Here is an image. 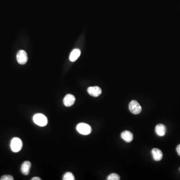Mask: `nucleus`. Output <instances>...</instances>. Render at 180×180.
Segmentation results:
<instances>
[{"mask_svg": "<svg viewBox=\"0 0 180 180\" xmlns=\"http://www.w3.org/2000/svg\"><path fill=\"white\" fill-rule=\"evenodd\" d=\"M33 121L36 125L40 127H44L48 124L47 117L42 114H37L34 116Z\"/></svg>", "mask_w": 180, "mask_h": 180, "instance_id": "obj_1", "label": "nucleus"}, {"mask_svg": "<svg viewBox=\"0 0 180 180\" xmlns=\"http://www.w3.org/2000/svg\"><path fill=\"white\" fill-rule=\"evenodd\" d=\"M77 130L80 134L83 135H89L92 132V128L91 126L88 124L81 123L77 126Z\"/></svg>", "mask_w": 180, "mask_h": 180, "instance_id": "obj_2", "label": "nucleus"}, {"mask_svg": "<svg viewBox=\"0 0 180 180\" xmlns=\"http://www.w3.org/2000/svg\"><path fill=\"white\" fill-rule=\"evenodd\" d=\"M10 146L12 151L15 153H17L21 150L23 143L20 139L19 138H14L11 141Z\"/></svg>", "mask_w": 180, "mask_h": 180, "instance_id": "obj_3", "label": "nucleus"}, {"mask_svg": "<svg viewBox=\"0 0 180 180\" xmlns=\"http://www.w3.org/2000/svg\"><path fill=\"white\" fill-rule=\"evenodd\" d=\"M129 108L130 110V112L133 114H140L141 112L142 107L137 101L133 100L129 104Z\"/></svg>", "mask_w": 180, "mask_h": 180, "instance_id": "obj_4", "label": "nucleus"}, {"mask_svg": "<svg viewBox=\"0 0 180 180\" xmlns=\"http://www.w3.org/2000/svg\"><path fill=\"white\" fill-rule=\"evenodd\" d=\"M27 54L25 51L20 50L17 55V60L18 63L21 65H24L27 62Z\"/></svg>", "mask_w": 180, "mask_h": 180, "instance_id": "obj_5", "label": "nucleus"}, {"mask_svg": "<svg viewBox=\"0 0 180 180\" xmlns=\"http://www.w3.org/2000/svg\"><path fill=\"white\" fill-rule=\"evenodd\" d=\"M76 101L75 96L72 94H68L64 98L63 103L66 107H71L73 105Z\"/></svg>", "mask_w": 180, "mask_h": 180, "instance_id": "obj_6", "label": "nucleus"}, {"mask_svg": "<svg viewBox=\"0 0 180 180\" xmlns=\"http://www.w3.org/2000/svg\"><path fill=\"white\" fill-rule=\"evenodd\" d=\"M88 93L93 97H97L102 93V90L98 86L90 87L87 90Z\"/></svg>", "mask_w": 180, "mask_h": 180, "instance_id": "obj_7", "label": "nucleus"}, {"mask_svg": "<svg viewBox=\"0 0 180 180\" xmlns=\"http://www.w3.org/2000/svg\"><path fill=\"white\" fill-rule=\"evenodd\" d=\"M153 159L156 161H160L163 158L162 152L159 149L154 148L152 150Z\"/></svg>", "mask_w": 180, "mask_h": 180, "instance_id": "obj_8", "label": "nucleus"}, {"mask_svg": "<svg viewBox=\"0 0 180 180\" xmlns=\"http://www.w3.org/2000/svg\"><path fill=\"white\" fill-rule=\"evenodd\" d=\"M121 138L122 139L128 143H130L133 140V135L131 132L125 131L121 133Z\"/></svg>", "mask_w": 180, "mask_h": 180, "instance_id": "obj_9", "label": "nucleus"}, {"mask_svg": "<svg viewBox=\"0 0 180 180\" xmlns=\"http://www.w3.org/2000/svg\"><path fill=\"white\" fill-rule=\"evenodd\" d=\"M31 167V163H30V162H24L21 166V172L22 174L24 175H29Z\"/></svg>", "mask_w": 180, "mask_h": 180, "instance_id": "obj_10", "label": "nucleus"}, {"mask_svg": "<svg viewBox=\"0 0 180 180\" xmlns=\"http://www.w3.org/2000/svg\"><path fill=\"white\" fill-rule=\"evenodd\" d=\"M155 131L158 135L160 137H163L166 134V127L163 124H158L156 126Z\"/></svg>", "mask_w": 180, "mask_h": 180, "instance_id": "obj_11", "label": "nucleus"}, {"mask_svg": "<svg viewBox=\"0 0 180 180\" xmlns=\"http://www.w3.org/2000/svg\"><path fill=\"white\" fill-rule=\"evenodd\" d=\"M80 55H81V51L79 49H74L70 54L69 57L70 60L71 61V62H75L78 59Z\"/></svg>", "mask_w": 180, "mask_h": 180, "instance_id": "obj_12", "label": "nucleus"}, {"mask_svg": "<svg viewBox=\"0 0 180 180\" xmlns=\"http://www.w3.org/2000/svg\"><path fill=\"white\" fill-rule=\"evenodd\" d=\"M63 179L64 180H74L75 179V177L72 173L67 172L64 175Z\"/></svg>", "mask_w": 180, "mask_h": 180, "instance_id": "obj_13", "label": "nucleus"}, {"mask_svg": "<svg viewBox=\"0 0 180 180\" xmlns=\"http://www.w3.org/2000/svg\"><path fill=\"white\" fill-rule=\"evenodd\" d=\"M120 179V176L115 173H113V174L110 175L107 178V180H119Z\"/></svg>", "mask_w": 180, "mask_h": 180, "instance_id": "obj_14", "label": "nucleus"}, {"mask_svg": "<svg viewBox=\"0 0 180 180\" xmlns=\"http://www.w3.org/2000/svg\"><path fill=\"white\" fill-rule=\"evenodd\" d=\"M0 180H14V178H13V177L12 176H11V175H4V176H2V177L0 179Z\"/></svg>", "mask_w": 180, "mask_h": 180, "instance_id": "obj_15", "label": "nucleus"}, {"mask_svg": "<svg viewBox=\"0 0 180 180\" xmlns=\"http://www.w3.org/2000/svg\"><path fill=\"white\" fill-rule=\"evenodd\" d=\"M176 151H177V152L178 155L180 156V144L178 146L177 148H176Z\"/></svg>", "mask_w": 180, "mask_h": 180, "instance_id": "obj_16", "label": "nucleus"}, {"mask_svg": "<svg viewBox=\"0 0 180 180\" xmlns=\"http://www.w3.org/2000/svg\"><path fill=\"white\" fill-rule=\"evenodd\" d=\"M32 180H41V179L39 177H34L33 178H32Z\"/></svg>", "mask_w": 180, "mask_h": 180, "instance_id": "obj_17", "label": "nucleus"}, {"mask_svg": "<svg viewBox=\"0 0 180 180\" xmlns=\"http://www.w3.org/2000/svg\"></svg>", "mask_w": 180, "mask_h": 180, "instance_id": "obj_18", "label": "nucleus"}]
</instances>
